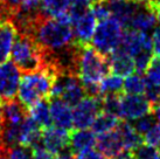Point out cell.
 Here are the masks:
<instances>
[{
    "label": "cell",
    "instance_id": "6da1fadb",
    "mask_svg": "<svg viewBox=\"0 0 160 159\" xmlns=\"http://www.w3.org/2000/svg\"><path fill=\"white\" fill-rule=\"evenodd\" d=\"M41 48L50 53H61L75 44L69 14L60 18H50L41 14L31 32Z\"/></svg>",
    "mask_w": 160,
    "mask_h": 159
},
{
    "label": "cell",
    "instance_id": "7a4b0ae2",
    "mask_svg": "<svg viewBox=\"0 0 160 159\" xmlns=\"http://www.w3.org/2000/svg\"><path fill=\"white\" fill-rule=\"evenodd\" d=\"M110 73L107 55H103L89 44H78L76 55V75L83 84L87 96L98 97V84Z\"/></svg>",
    "mask_w": 160,
    "mask_h": 159
},
{
    "label": "cell",
    "instance_id": "3957f363",
    "mask_svg": "<svg viewBox=\"0 0 160 159\" xmlns=\"http://www.w3.org/2000/svg\"><path fill=\"white\" fill-rule=\"evenodd\" d=\"M58 75V70L48 67L25 74L18 89L19 101L29 109L38 101L49 98L54 82Z\"/></svg>",
    "mask_w": 160,
    "mask_h": 159
},
{
    "label": "cell",
    "instance_id": "277c9868",
    "mask_svg": "<svg viewBox=\"0 0 160 159\" xmlns=\"http://www.w3.org/2000/svg\"><path fill=\"white\" fill-rule=\"evenodd\" d=\"M11 55L12 61L23 74L43 67V49L29 34H17Z\"/></svg>",
    "mask_w": 160,
    "mask_h": 159
},
{
    "label": "cell",
    "instance_id": "5b68a950",
    "mask_svg": "<svg viewBox=\"0 0 160 159\" xmlns=\"http://www.w3.org/2000/svg\"><path fill=\"white\" fill-rule=\"evenodd\" d=\"M124 33V26L115 17L99 21L91 39L92 47L103 55H110L119 48Z\"/></svg>",
    "mask_w": 160,
    "mask_h": 159
},
{
    "label": "cell",
    "instance_id": "8992f818",
    "mask_svg": "<svg viewBox=\"0 0 160 159\" xmlns=\"http://www.w3.org/2000/svg\"><path fill=\"white\" fill-rule=\"evenodd\" d=\"M102 111L101 96H85L82 98L72 110V125L76 129L91 128L93 121Z\"/></svg>",
    "mask_w": 160,
    "mask_h": 159
},
{
    "label": "cell",
    "instance_id": "52a82bcc",
    "mask_svg": "<svg viewBox=\"0 0 160 159\" xmlns=\"http://www.w3.org/2000/svg\"><path fill=\"white\" fill-rule=\"evenodd\" d=\"M153 105L142 95H130V94H120L119 105V118L125 121H136L142 116L151 114Z\"/></svg>",
    "mask_w": 160,
    "mask_h": 159
},
{
    "label": "cell",
    "instance_id": "ba28073f",
    "mask_svg": "<svg viewBox=\"0 0 160 159\" xmlns=\"http://www.w3.org/2000/svg\"><path fill=\"white\" fill-rule=\"evenodd\" d=\"M21 81L20 69L13 61H5L0 64V97L2 101L15 98Z\"/></svg>",
    "mask_w": 160,
    "mask_h": 159
},
{
    "label": "cell",
    "instance_id": "9c48e42d",
    "mask_svg": "<svg viewBox=\"0 0 160 159\" xmlns=\"http://www.w3.org/2000/svg\"><path fill=\"white\" fill-rule=\"evenodd\" d=\"M97 18L91 8L72 21L71 26H74V38L76 44H89L97 27Z\"/></svg>",
    "mask_w": 160,
    "mask_h": 159
},
{
    "label": "cell",
    "instance_id": "30bf717a",
    "mask_svg": "<svg viewBox=\"0 0 160 159\" xmlns=\"http://www.w3.org/2000/svg\"><path fill=\"white\" fill-rule=\"evenodd\" d=\"M69 132L70 131L56 126L43 129L41 143L54 156H58L69 147Z\"/></svg>",
    "mask_w": 160,
    "mask_h": 159
},
{
    "label": "cell",
    "instance_id": "8fae6325",
    "mask_svg": "<svg viewBox=\"0 0 160 159\" xmlns=\"http://www.w3.org/2000/svg\"><path fill=\"white\" fill-rule=\"evenodd\" d=\"M50 115L56 128L70 131L72 129V110L71 106L60 97H50Z\"/></svg>",
    "mask_w": 160,
    "mask_h": 159
},
{
    "label": "cell",
    "instance_id": "7c38bea8",
    "mask_svg": "<svg viewBox=\"0 0 160 159\" xmlns=\"http://www.w3.org/2000/svg\"><path fill=\"white\" fill-rule=\"evenodd\" d=\"M96 146H97L98 151L109 159L113 158L115 156L125 150L122 137H120L117 128L110 132L99 135V137L97 138V141H96Z\"/></svg>",
    "mask_w": 160,
    "mask_h": 159
},
{
    "label": "cell",
    "instance_id": "4fadbf2b",
    "mask_svg": "<svg viewBox=\"0 0 160 159\" xmlns=\"http://www.w3.org/2000/svg\"><path fill=\"white\" fill-rule=\"evenodd\" d=\"M109 58V64H110V71L112 74H116L118 76H129L136 71L133 58L125 53L120 48L116 49L113 53L108 55Z\"/></svg>",
    "mask_w": 160,
    "mask_h": 159
},
{
    "label": "cell",
    "instance_id": "5bb4252c",
    "mask_svg": "<svg viewBox=\"0 0 160 159\" xmlns=\"http://www.w3.org/2000/svg\"><path fill=\"white\" fill-rule=\"evenodd\" d=\"M111 15L128 28L140 3L136 0H108Z\"/></svg>",
    "mask_w": 160,
    "mask_h": 159
},
{
    "label": "cell",
    "instance_id": "9a60e30c",
    "mask_svg": "<svg viewBox=\"0 0 160 159\" xmlns=\"http://www.w3.org/2000/svg\"><path fill=\"white\" fill-rule=\"evenodd\" d=\"M156 13L146 4L140 3L136 13L133 14V17L131 19V22H130L128 28H132V29L138 32L148 33L151 29H153L156 27Z\"/></svg>",
    "mask_w": 160,
    "mask_h": 159
},
{
    "label": "cell",
    "instance_id": "2e32d148",
    "mask_svg": "<svg viewBox=\"0 0 160 159\" xmlns=\"http://www.w3.org/2000/svg\"><path fill=\"white\" fill-rule=\"evenodd\" d=\"M1 110L4 117V124L9 125H18L25 121L28 114V109L21 102L17 101L15 98L1 102Z\"/></svg>",
    "mask_w": 160,
    "mask_h": 159
},
{
    "label": "cell",
    "instance_id": "e0dca14e",
    "mask_svg": "<svg viewBox=\"0 0 160 159\" xmlns=\"http://www.w3.org/2000/svg\"><path fill=\"white\" fill-rule=\"evenodd\" d=\"M97 138L92 130L76 129V131L69 132V147L74 153H81L91 150L96 145Z\"/></svg>",
    "mask_w": 160,
    "mask_h": 159
},
{
    "label": "cell",
    "instance_id": "ac0fdd59",
    "mask_svg": "<svg viewBox=\"0 0 160 159\" xmlns=\"http://www.w3.org/2000/svg\"><path fill=\"white\" fill-rule=\"evenodd\" d=\"M42 128L28 115L20 125V145L32 146L41 143Z\"/></svg>",
    "mask_w": 160,
    "mask_h": 159
},
{
    "label": "cell",
    "instance_id": "d6986e66",
    "mask_svg": "<svg viewBox=\"0 0 160 159\" xmlns=\"http://www.w3.org/2000/svg\"><path fill=\"white\" fill-rule=\"evenodd\" d=\"M17 34L18 31L11 21L0 23V64L8 60Z\"/></svg>",
    "mask_w": 160,
    "mask_h": 159
},
{
    "label": "cell",
    "instance_id": "ffe728a7",
    "mask_svg": "<svg viewBox=\"0 0 160 159\" xmlns=\"http://www.w3.org/2000/svg\"><path fill=\"white\" fill-rule=\"evenodd\" d=\"M28 114L42 129L50 128L53 121L50 115V105L47 98H42L28 109Z\"/></svg>",
    "mask_w": 160,
    "mask_h": 159
},
{
    "label": "cell",
    "instance_id": "44dd1931",
    "mask_svg": "<svg viewBox=\"0 0 160 159\" xmlns=\"http://www.w3.org/2000/svg\"><path fill=\"white\" fill-rule=\"evenodd\" d=\"M117 130L122 137L125 150L132 152L134 149H137L140 144L144 143L142 136L137 132V130L133 128V125L129 122H120L117 126Z\"/></svg>",
    "mask_w": 160,
    "mask_h": 159
},
{
    "label": "cell",
    "instance_id": "7402d4cb",
    "mask_svg": "<svg viewBox=\"0 0 160 159\" xmlns=\"http://www.w3.org/2000/svg\"><path fill=\"white\" fill-rule=\"evenodd\" d=\"M119 123L120 121L118 116L105 112V111H102V112L98 114L96 119L93 121L91 129H92V131L95 132V135L99 136V135L110 132L112 130H115L118 126Z\"/></svg>",
    "mask_w": 160,
    "mask_h": 159
},
{
    "label": "cell",
    "instance_id": "603a6c76",
    "mask_svg": "<svg viewBox=\"0 0 160 159\" xmlns=\"http://www.w3.org/2000/svg\"><path fill=\"white\" fill-rule=\"evenodd\" d=\"M70 3V0H41L40 11L46 17L60 18L68 13Z\"/></svg>",
    "mask_w": 160,
    "mask_h": 159
},
{
    "label": "cell",
    "instance_id": "cb8c5ba5",
    "mask_svg": "<svg viewBox=\"0 0 160 159\" xmlns=\"http://www.w3.org/2000/svg\"><path fill=\"white\" fill-rule=\"evenodd\" d=\"M123 83L124 81L122 79V76H118L116 74H108L98 84L99 96L111 95V94L119 95L123 93Z\"/></svg>",
    "mask_w": 160,
    "mask_h": 159
},
{
    "label": "cell",
    "instance_id": "d4e9b609",
    "mask_svg": "<svg viewBox=\"0 0 160 159\" xmlns=\"http://www.w3.org/2000/svg\"><path fill=\"white\" fill-rule=\"evenodd\" d=\"M146 83L142 74H131L126 76L123 83V93L130 95H142L145 93Z\"/></svg>",
    "mask_w": 160,
    "mask_h": 159
},
{
    "label": "cell",
    "instance_id": "484cf974",
    "mask_svg": "<svg viewBox=\"0 0 160 159\" xmlns=\"http://www.w3.org/2000/svg\"><path fill=\"white\" fill-rule=\"evenodd\" d=\"M145 83L146 85L160 88V56H152L150 64L145 70Z\"/></svg>",
    "mask_w": 160,
    "mask_h": 159
},
{
    "label": "cell",
    "instance_id": "4316f807",
    "mask_svg": "<svg viewBox=\"0 0 160 159\" xmlns=\"http://www.w3.org/2000/svg\"><path fill=\"white\" fill-rule=\"evenodd\" d=\"M101 101H102V111L112 114L119 117V105H120V94L116 95H104L101 96Z\"/></svg>",
    "mask_w": 160,
    "mask_h": 159
},
{
    "label": "cell",
    "instance_id": "83f0119b",
    "mask_svg": "<svg viewBox=\"0 0 160 159\" xmlns=\"http://www.w3.org/2000/svg\"><path fill=\"white\" fill-rule=\"evenodd\" d=\"M156 121H157V118L151 112V114H147V115L142 116V117L136 119V121H132V122H133L132 125H133V128L137 130V132L140 133L142 136L144 133H146L147 131L157 123Z\"/></svg>",
    "mask_w": 160,
    "mask_h": 159
},
{
    "label": "cell",
    "instance_id": "f1b7e54d",
    "mask_svg": "<svg viewBox=\"0 0 160 159\" xmlns=\"http://www.w3.org/2000/svg\"><path fill=\"white\" fill-rule=\"evenodd\" d=\"M133 60L136 71L138 74H142V73H145L147 66L150 64V62L152 60V52L151 50H142L136 56H133Z\"/></svg>",
    "mask_w": 160,
    "mask_h": 159
},
{
    "label": "cell",
    "instance_id": "f546056e",
    "mask_svg": "<svg viewBox=\"0 0 160 159\" xmlns=\"http://www.w3.org/2000/svg\"><path fill=\"white\" fill-rule=\"evenodd\" d=\"M142 141L147 145L160 149V123H156L146 133H144Z\"/></svg>",
    "mask_w": 160,
    "mask_h": 159
},
{
    "label": "cell",
    "instance_id": "4dcf8cb0",
    "mask_svg": "<svg viewBox=\"0 0 160 159\" xmlns=\"http://www.w3.org/2000/svg\"><path fill=\"white\" fill-rule=\"evenodd\" d=\"M6 159H33L32 147L25 145H17L11 147Z\"/></svg>",
    "mask_w": 160,
    "mask_h": 159
},
{
    "label": "cell",
    "instance_id": "1f68e13d",
    "mask_svg": "<svg viewBox=\"0 0 160 159\" xmlns=\"http://www.w3.org/2000/svg\"><path fill=\"white\" fill-rule=\"evenodd\" d=\"M32 155L33 159H53L54 155L49 150H47L42 143L32 146Z\"/></svg>",
    "mask_w": 160,
    "mask_h": 159
},
{
    "label": "cell",
    "instance_id": "d6a6232c",
    "mask_svg": "<svg viewBox=\"0 0 160 159\" xmlns=\"http://www.w3.org/2000/svg\"><path fill=\"white\" fill-rule=\"evenodd\" d=\"M74 159H109L107 158L105 156L101 153L99 151H95V150H88L84 151V152H81L76 156Z\"/></svg>",
    "mask_w": 160,
    "mask_h": 159
},
{
    "label": "cell",
    "instance_id": "836d02e7",
    "mask_svg": "<svg viewBox=\"0 0 160 159\" xmlns=\"http://www.w3.org/2000/svg\"><path fill=\"white\" fill-rule=\"evenodd\" d=\"M152 47H153L154 55L160 56V26L153 28V33H152Z\"/></svg>",
    "mask_w": 160,
    "mask_h": 159
},
{
    "label": "cell",
    "instance_id": "e575fe53",
    "mask_svg": "<svg viewBox=\"0 0 160 159\" xmlns=\"http://www.w3.org/2000/svg\"><path fill=\"white\" fill-rule=\"evenodd\" d=\"M74 158H75V157H74V152L71 151L70 147H68V149H66L63 152H61L60 155H58L56 157H54L53 159H74Z\"/></svg>",
    "mask_w": 160,
    "mask_h": 159
},
{
    "label": "cell",
    "instance_id": "d590c367",
    "mask_svg": "<svg viewBox=\"0 0 160 159\" xmlns=\"http://www.w3.org/2000/svg\"><path fill=\"white\" fill-rule=\"evenodd\" d=\"M152 114L154 115L157 121L160 123V101L157 102L156 104H153V109H152Z\"/></svg>",
    "mask_w": 160,
    "mask_h": 159
},
{
    "label": "cell",
    "instance_id": "8d00e7d4",
    "mask_svg": "<svg viewBox=\"0 0 160 159\" xmlns=\"http://www.w3.org/2000/svg\"><path fill=\"white\" fill-rule=\"evenodd\" d=\"M154 11V13H156V17H157V21L160 23V5L158 6V7H156V8L153 9Z\"/></svg>",
    "mask_w": 160,
    "mask_h": 159
},
{
    "label": "cell",
    "instance_id": "74e56055",
    "mask_svg": "<svg viewBox=\"0 0 160 159\" xmlns=\"http://www.w3.org/2000/svg\"><path fill=\"white\" fill-rule=\"evenodd\" d=\"M148 159H160V149L159 150L157 149L156 152H154V153H153V155H152Z\"/></svg>",
    "mask_w": 160,
    "mask_h": 159
},
{
    "label": "cell",
    "instance_id": "f35d334b",
    "mask_svg": "<svg viewBox=\"0 0 160 159\" xmlns=\"http://www.w3.org/2000/svg\"><path fill=\"white\" fill-rule=\"evenodd\" d=\"M136 1H138V3H144V4H147L148 1H151V0H136Z\"/></svg>",
    "mask_w": 160,
    "mask_h": 159
},
{
    "label": "cell",
    "instance_id": "ab89813d",
    "mask_svg": "<svg viewBox=\"0 0 160 159\" xmlns=\"http://www.w3.org/2000/svg\"><path fill=\"white\" fill-rule=\"evenodd\" d=\"M129 159H138V158L136 157V156H133V153H132V156H131V157H130Z\"/></svg>",
    "mask_w": 160,
    "mask_h": 159
},
{
    "label": "cell",
    "instance_id": "60d3db41",
    "mask_svg": "<svg viewBox=\"0 0 160 159\" xmlns=\"http://www.w3.org/2000/svg\"><path fill=\"white\" fill-rule=\"evenodd\" d=\"M0 102H1V101H0Z\"/></svg>",
    "mask_w": 160,
    "mask_h": 159
}]
</instances>
